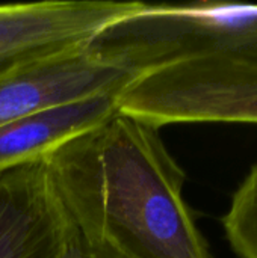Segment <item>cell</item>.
I'll use <instances>...</instances> for the list:
<instances>
[{"mask_svg": "<svg viewBox=\"0 0 257 258\" xmlns=\"http://www.w3.org/2000/svg\"><path fill=\"white\" fill-rule=\"evenodd\" d=\"M65 222L121 258H211L159 128L115 112L44 159Z\"/></svg>", "mask_w": 257, "mask_h": 258, "instance_id": "1", "label": "cell"}, {"mask_svg": "<svg viewBox=\"0 0 257 258\" xmlns=\"http://www.w3.org/2000/svg\"><path fill=\"white\" fill-rule=\"evenodd\" d=\"M85 51L133 77L206 57L257 65V5L139 2L105 24L88 41Z\"/></svg>", "mask_w": 257, "mask_h": 258, "instance_id": "2", "label": "cell"}, {"mask_svg": "<svg viewBox=\"0 0 257 258\" xmlns=\"http://www.w3.org/2000/svg\"><path fill=\"white\" fill-rule=\"evenodd\" d=\"M117 109L159 130L173 124H257V65L206 57L151 70L117 94Z\"/></svg>", "mask_w": 257, "mask_h": 258, "instance_id": "3", "label": "cell"}, {"mask_svg": "<svg viewBox=\"0 0 257 258\" xmlns=\"http://www.w3.org/2000/svg\"><path fill=\"white\" fill-rule=\"evenodd\" d=\"M139 2L45 0L0 5V76L83 48Z\"/></svg>", "mask_w": 257, "mask_h": 258, "instance_id": "4", "label": "cell"}, {"mask_svg": "<svg viewBox=\"0 0 257 258\" xmlns=\"http://www.w3.org/2000/svg\"><path fill=\"white\" fill-rule=\"evenodd\" d=\"M132 74L92 59L85 47L0 76V125L44 107L120 92Z\"/></svg>", "mask_w": 257, "mask_h": 258, "instance_id": "5", "label": "cell"}, {"mask_svg": "<svg viewBox=\"0 0 257 258\" xmlns=\"http://www.w3.org/2000/svg\"><path fill=\"white\" fill-rule=\"evenodd\" d=\"M64 233L42 160L0 171V258H58Z\"/></svg>", "mask_w": 257, "mask_h": 258, "instance_id": "6", "label": "cell"}, {"mask_svg": "<svg viewBox=\"0 0 257 258\" xmlns=\"http://www.w3.org/2000/svg\"><path fill=\"white\" fill-rule=\"evenodd\" d=\"M117 94L105 92L44 107L0 125V171L42 160L48 153L112 116Z\"/></svg>", "mask_w": 257, "mask_h": 258, "instance_id": "7", "label": "cell"}, {"mask_svg": "<svg viewBox=\"0 0 257 258\" xmlns=\"http://www.w3.org/2000/svg\"><path fill=\"white\" fill-rule=\"evenodd\" d=\"M223 227L236 255L257 258V163L233 194Z\"/></svg>", "mask_w": 257, "mask_h": 258, "instance_id": "8", "label": "cell"}, {"mask_svg": "<svg viewBox=\"0 0 257 258\" xmlns=\"http://www.w3.org/2000/svg\"><path fill=\"white\" fill-rule=\"evenodd\" d=\"M58 258H121L111 249L89 243L65 222L64 240Z\"/></svg>", "mask_w": 257, "mask_h": 258, "instance_id": "9", "label": "cell"}]
</instances>
